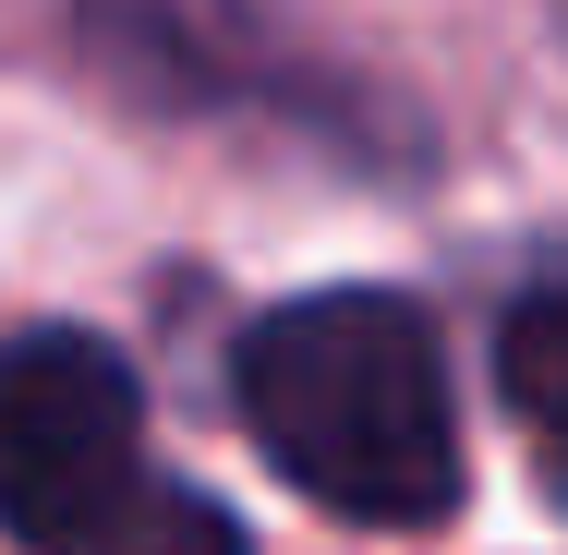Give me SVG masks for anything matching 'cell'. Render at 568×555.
Returning <instances> with one entry per match:
<instances>
[{"mask_svg": "<svg viewBox=\"0 0 568 555\" xmlns=\"http://www.w3.org/2000/svg\"><path fill=\"white\" fill-rule=\"evenodd\" d=\"M230 411L278 483H303L327 520L363 532H436L471 483L448 338L387 278L266 302L230 350Z\"/></svg>", "mask_w": 568, "mask_h": 555, "instance_id": "cell-1", "label": "cell"}, {"mask_svg": "<svg viewBox=\"0 0 568 555\" xmlns=\"http://www.w3.org/2000/svg\"><path fill=\"white\" fill-rule=\"evenodd\" d=\"M98 555H254V532L230 520L219 495H194V483H158L133 520H121Z\"/></svg>", "mask_w": 568, "mask_h": 555, "instance_id": "cell-4", "label": "cell"}, {"mask_svg": "<svg viewBox=\"0 0 568 555\" xmlns=\"http://www.w3.org/2000/svg\"><path fill=\"white\" fill-rule=\"evenodd\" d=\"M170 471L145 459L133 362L98 327H24L0 362V520L24 555H98Z\"/></svg>", "mask_w": 568, "mask_h": 555, "instance_id": "cell-2", "label": "cell"}, {"mask_svg": "<svg viewBox=\"0 0 568 555\" xmlns=\"http://www.w3.org/2000/svg\"><path fill=\"white\" fill-rule=\"evenodd\" d=\"M496 387H508L520 435L545 446V471H557V495H568V278H545V290L508 302V327H496Z\"/></svg>", "mask_w": 568, "mask_h": 555, "instance_id": "cell-3", "label": "cell"}]
</instances>
